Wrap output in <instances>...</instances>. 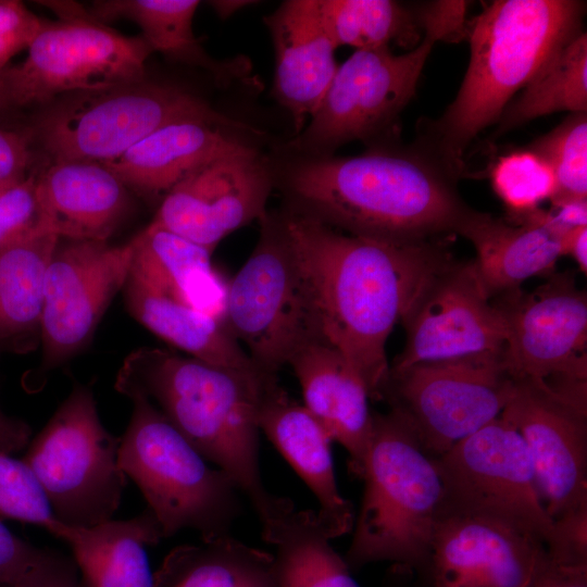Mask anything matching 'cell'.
I'll return each mask as SVG.
<instances>
[{"label":"cell","instance_id":"cell-13","mask_svg":"<svg viewBox=\"0 0 587 587\" xmlns=\"http://www.w3.org/2000/svg\"><path fill=\"white\" fill-rule=\"evenodd\" d=\"M435 462L444 488L441 512L501 523L547 549L553 520L521 435L501 416L458 441Z\"/></svg>","mask_w":587,"mask_h":587},{"label":"cell","instance_id":"cell-5","mask_svg":"<svg viewBox=\"0 0 587 587\" xmlns=\"http://www.w3.org/2000/svg\"><path fill=\"white\" fill-rule=\"evenodd\" d=\"M362 501L344 558L350 571L390 562L426 573L444 488L435 458L397 412L373 413Z\"/></svg>","mask_w":587,"mask_h":587},{"label":"cell","instance_id":"cell-9","mask_svg":"<svg viewBox=\"0 0 587 587\" xmlns=\"http://www.w3.org/2000/svg\"><path fill=\"white\" fill-rule=\"evenodd\" d=\"M258 241L228 286L224 326L263 374L322 338L302 264L283 210L259 221Z\"/></svg>","mask_w":587,"mask_h":587},{"label":"cell","instance_id":"cell-19","mask_svg":"<svg viewBox=\"0 0 587 587\" xmlns=\"http://www.w3.org/2000/svg\"><path fill=\"white\" fill-rule=\"evenodd\" d=\"M544 544L501 523L441 512L432 538L429 587H532Z\"/></svg>","mask_w":587,"mask_h":587},{"label":"cell","instance_id":"cell-21","mask_svg":"<svg viewBox=\"0 0 587 587\" xmlns=\"http://www.w3.org/2000/svg\"><path fill=\"white\" fill-rule=\"evenodd\" d=\"M258 425L290 463L319 502L317 516L330 539L352 530V503L338 489L330 451L332 438L307 408L268 378L262 389Z\"/></svg>","mask_w":587,"mask_h":587},{"label":"cell","instance_id":"cell-38","mask_svg":"<svg viewBox=\"0 0 587 587\" xmlns=\"http://www.w3.org/2000/svg\"><path fill=\"white\" fill-rule=\"evenodd\" d=\"M0 516L39 525L53 535L60 521L32 470L0 451Z\"/></svg>","mask_w":587,"mask_h":587},{"label":"cell","instance_id":"cell-27","mask_svg":"<svg viewBox=\"0 0 587 587\" xmlns=\"http://www.w3.org/2000/svg\"><path fill=\"white\" fill-rule=\"evenodd\" d=\"M123 294L126 309L137 322L188 357L221 367L260 372L226 327L215 319L130 275Z\"/></svg>","mask_w":587,"mask_h":587},{"label":"cell","instance_id":"cell-49","mask_svg":"<svg viewBox=\"0 0 587 587\" xmlns=\"http://www.w3.org/2000/svg\"><path fill=\"white\" fill-rule=\"evenodd\" d=\"M5 85V78L3 75V70L0 71V86Z\"/></svg>","mask_w":587,"mask_h":587},{"label":"cell","instance_id":"cell-18","mask_svg":"<svg viewBox=\"0 0 587 587\" xmlns=\"http://www.w3.org/2000/svg\"><path fill=\"white\" fill-rule=\"evenodd\" d=\"M401 324L405 344L390 370L500 352L505 320L488 297L473 260L448 263L426 286Z\"/></svg>","mask_w":587,"mask_h":587},{"label":"cell","instance_id":"cell-28","mask_svg":"<svg viewBox=\"0 0 587 587\" xmlns=\"http://www.w3.org/2000/svg\"><path fill=\"white\" fill-rule=\"evenodd\" d=\"M197 0H104L95 1L89 13L104 22L128 18L142 32V38L153 52L190 66L209 71L226 85L248 73L243 62L218 61L210 57L192 29Z\"/></svg>","mask_w":587,"mask_h":587},{"label":"cell","instance_id":"cell-37","mask_svg":"<svg viewBox=\"0 0 587 587\" xmlns=\"http://www.w3.org/2000/svg\"><path fill=\"white\" fill-rule=\"evenodd\" d=\"M76 571L72 559L21 539L0 521V587H36Z\"/></svg>","mask_w":587,"mask_h":587},{"label":"cell","instance_id":"cell-12","mask_svg":"<svg viewBox=\"0 0 587 587\" xmlns=\"http://www.w3.org/2000/svg\"><path fill=\"white\" fill-rule=\"evenodd\" d=\"M502 351L389 369L379 400L387 401L424 450L438 458L500 416L514 386Z\"/></svg>","mask_w":587,"mask_h":587},{"label":"cell","instance_id":"cell-8","mask_svg":"<svg viewBox=\"0 0 587 587\" xmlns=\"http://www.w3.org/2000/svg\"><path fill=\"white\" fill-rule=\"evenodd\" d=\"M185 120L254 129L217 111L193 91L143 77L55 98L38 116L35 135L54 162L104 163L157 129Z\"/></svg>","mask_w":587,"mask_h":587},{"label":"cell","instance_id":"cell-33","mask_svg":"<svg viewBox=\"0 0 587 587\" xmlns=\"http://www.w3.org/2000/svg\"><path fill=\"white\" fill-rule=\"evenodd\" d=\"M587 112V35L564 43L503 110L497 135L554 112Z\"/></svg>","mask_w":587,"mask_h":587},{"label":"cell","instance_id":"cell-14","mask_svg":"<svg viewBox=\"0 0 587 587\" xmlns=\"http://www.w3.org/2000/svg\"><path fill=\"white\" fill-rule=\"evenodd\" d=\"M507 324L503 365L514 379L587 382V297L571 273L492 299Z\"/></svg>","mask_w":587,"mask_h":587},{"label":"cell","instance_id":"cell-42","mask_svg":"<svg viewBox=\"0 0 587 587\" xmlns=\"http://www.w3.org/2000/svg\"><path fill=\"white\" fill-rule=\"evenodd\" d=\"M30 163V151L24 136L0 129V187L23 180Z\"/></svg>","mask_w":587,"mask_h":587},{"label":"cell","instance_id":"cell-29","mask_svg":"<svg viewBox=\"0 0 587 587\" xmlns=\"http://www.w3.org/2000/svg\"><path fill=\"white\" fill-rule=\"evenodd\" d=\"M60 237L38 232L0 249V347L40 341L46 272Z\"/></svg>","mask_w":587,"mask_h":587},{"label":"cell","instance_id":"cell-24","mask_svg":"<svg viewBox=\"0 0 587 587\" xmlns=\"http://www.w3.org/2000/svg\"><path fill=\"white\" fill-rule=\"evenodd\" d=\"M41 228L70 240L108 241L126 215L125 184L104 164L58 161L37 176Z\"/></svg>","mask_w":587,"mask_h":587},{"label":"cell","instance_id":"cell-26","mask_svg":"<svg viewBox=\"0 0 587 587\" xmlns=\"http://www.w3.org/2000/svg\"><path fill=\"white\" fill-rule=\"evenodd\" d=\"M53 536L70 545L82 587H153L147 547L164 536L149 508L133 519L90 527L60 522Z\"/></svg>","mask_w":587,"mask_h":587},{"label":"cell","instance_id":"cell-39","mask_svg":"<svg viewBox=\"0 0 587 587\" xmlns=\"http://www.w3.org/2000/svg\"><path fill=\"white\" fill-rule=\"evenodd\" d=\"M36 185L37 176L30 174L0 190V249L46 232L41 228Z\"/></svg>","mask_w":587,"mask_h":587},{"label":"cell","instance_id":"cell-7","mask_svg":"<svg viewBox=\"0 0 587 587\" xmlns=\"http://www.w3.org/2000/svg\"><path fill=\"white\" fill-rule=\"evenodd\" d=\"M121 438L118 465L139 487L164 538L183 529L201 539L229 535L242 496L233 478L207 460L147 399L135 397Z\"/></svg>","mask_w":587,"mask_h":587},{"label":"cell","instance_id":"cell-20","mask_svg":"<svg viewBox=\"0 0 587 587\" xmlns=\"http://www.w3.org/2000/svg\"><path fill=\"white\" fill-rule=\"evenodd\" d=\"M264 23L275 57L272 93L289 113L296 136L319 108L337 71V48L317 0L283 1Z\"/></svg>","mask_w":587,"mask_h":587},{"label":"cell","instance_id":"cell-44","mask_svg":"<svg viewBox=\"0 0 587 587\" xmlns=\"http://www.w3.org/2000/svg\"><path fill=\"white\" fill-rule=\"evenodd\" d=\"M30 435L32 428L26 422L5 414L0 408V451L11 454L24 449Z\"/></svg>","mask_w":587,"mask_h":587},{"label":"cell","instance_id":"cell-16","mask_svg":"<svg viewBox=\"0 0 587 587\" xmlns=\"http://www.w3.org/2000/svg\"><path fill=\"white\" fill-rule=\"evenodd\" d=\"M133 245L70 240L59 243L43 289L40 342L42 371L65 363L91 339L130 271Z\"/></svg>","mask_w":587,"mask_h":587},{"label":"cell","instance_id":"cell-40","mask_svg":"<svg viewBox=\"0 0 587 587\" xmlns=\"http://www.w3.org/2000/svg\"><path fill=\"white\" fill-rule=\"evenodd\" d=\"M547 552L555 563L587 566V503L553 520V536Z\"/></svg>","mask_w":587,"mask_h":587},{"label":"cell","instance_id":"cell-17","mask_svg":"<svg viewBox=\"0 0 587 587\" xmlns=\"http://www.w3.org/2000/svg\"><path fill=\"white\" fill-rule=\"evenodd\" d=\"M274 188L272 160L251 145L185 177L162 198L151 224L213 252L226 236L266 214Z\"/></svg>","mask_w":587,"mask_h":587},{"label":"cell","instance_id":"cell-11","mask_svg":"<svg viewBox=\"0 0 587 587\" xmlns=\"http://www.w3.org/2000/svg\"><path fill=\"white\" fill-rule=\"evenodd\" d=\"M40 3L60 20L43 21L25 61L3 68L14 107L47 104L68 92L146 77V62L153 51L141 36L121 35L75 2Z\"/></svg>","mask_w":587,"mask_h":587},{"label":"cell","instance_id":"cell-34","mask_svg":"<svg viewBox=\"0 0 587 587\" xmlns=\"http://www.w3.org/2000/svg\"><path fill=\"white\" fill-rule=\"evenodd\" d=\"M130 242L129 275L174 299L193 273L212 267V251L151 223Z\"/></svg>","mask_w":587,"mask_h":587},{"label":"cell","instance_id":"cell-2","mask_svg":"<svg viewBox=\"0 0 587 587\" xmlns=\"http://www.w3.org/2000/svg\"><path fill=\"white\" fill-rule=\"evenodd\" d=\"M322 338L379 400L389 375L386 344L430 280L453 258L441 243H394L349 235L283 209Z\"/></svg>","mask_w":587,"mask_h":587},{"label":"cell","instance_id":"cell-3","mask_svg":"<svg viewBox=\"0 0 587 587\" xmlns=\"http://www.w3.org/2000/svg\"><path fill=\"white\" fill-rule=\"evenodd\" d=\"M271 377L277 376L143 346L124 359L114 387L128 399L151 402L207 461L233 478L263 524L295 507L265 488L260 471L258 409Z\"/></svg>","mask_w":587,"mask_h":587},{"label":"cell","instance_id":"cell-48","mask_svg":"<svg viewBox=\"0 0 587 587\" xmlns=\"http://www.w3.org/2000/svg\"><path fill=\"white\" fill-rule=\"evenodd\" d=\"M12 107H14V104L5 82V85L0 86V112Z\"/></svg>","mask_w":587,"mask_h":587},{"label":"cell","instance_id":"cell-10","mask_svg":"<svg viewBox=\"0 0 587 587\" xmlns=\"http://www.w3.org/2000/svg\"><path fill=\"white\" fill-rule=\"evenodd\" d=\"M22 458L53 515L71 526L110 521L127 476L118 465L121 438L103 426L89 385L75 383Z\"/></svg>","mask_w":587,"mask_h":587},{"label":"cell","instance_id":"cell-35","mask_svg":"<svg viewBox=\"0 0 587 587\" xmlns=\"http://www.w3.org/2000/svg\"><path fill=\"white\" fill-rule=\"evenodd\" d=\"M528 149L553 172L555 191L550 201L587 199V112L572 113Z\"/></svg>","mask_w":587,"mask_h":587},{"label":"cell","instance_id":"cell-22","mask_svg":"<svg viewBox=\"0 0 587 587\" xmlns=\"http://www.w3.org/2000/svg\"><path fill=\"white\" fill-rule=\"evenodd\" d=\"M303 405L348 452L349 471L361 477L372 429L367 387L347 358L323 338L298 348L288 361Z\"/></svg>","mask_w":587,"mask_h":587},{"label":"cell","instance_id":"cell-30","mask_svg":"<svg viewBox=\"0 0 587 587\" xmlns=\"http://www.w3.org/2000/svg\"><path fill=\"white\" fill-rule=\"evenodd\" d=\"M262 538L275 548L274 587H360L316 511L292 508L263 523Z\"/></svg>","mask_w":587,"mask_h":587},{"label":"cell","instance_id":"cell-46","mask_svg":"<svg viewBox=\"0 0 587 587\" xmlns=\"http://www.w3.org/2000/svg\"><path fill=\"white\" fill-rule=\"evenodd\" d=\"M216 15L225 20L239 10L250 5L253 1L248 0H217L209 2Z\"/></svg>","mask_w":587,"mask_h":587},{"label":"cell","instance_id":"cell-15","mask_svg":"<svg viewBox=\"0 0 587 587\" xmlns=\"http://www.w3.org/2000/svg\"><path fill=\"white\" fill-rule=\"evenodd\" d=\"M586 390L514 380L500 416L521 435L552 520L587 503Z\"/></svg>","mask_w":587,"mask_h":587},{"label":"cell","instance_id":"cell-31","mask_svg":"<svg viewBox=\"0 0 587 587\" xmlns=\"http://www.w3.org/2000/svg\"><path fill=\"white\" fill-rule=\"evenodd\" d=\"M153 587H274L273 553L229 535L174 548Z\"/></svg>","mask_w":587,"mask_h":587},{"label":"cell","instance_id":"cell-32","mask_svg":"<svg viewBox=\"0 0 587 587\" xmlns=\"http://www.w3.org/2000/svg\"><path fill=\"white\" fill-rule=\"evenodd\" d=\"M319 10L336 48L355 50L413 49L424 36L422 5L412 8L394 0H317Z\"/></svg>","mask_w":587,"mask_h":587},{"label":"cell","instance_id":"cell-4","mask_svg":"<svg viewBox=\"0 0 587 587\" xmlns=\"http://www.w3.org/2000/svg\"><path fill=\"white\" fill-rule=\"evenodd\" d=\"M585 2L574 0H496L485 7L467 29L470 62L454 100L440 117L425 121L416 141L461 176L472 140L582 32Z\"/></svg>","mask_w":587,"mask_h":587},{"label":"cell","instance_id":"cell-6","mask_svg":"<svg viewBox=\"0 0 587 587\" xmlns=\"http://www.w3.org/2000/svg\"><path fill=\"white\" fill-rule=\"evenodd\" d=\"M465 1L423 4L424 36L403 54L389 48L355 50L337 71L319 108L284 152L332 155L341 146L374 140L389 130L415 93L436 42L465 34Z\"/></svg>","mask_w":587,"mask_h":587},{"label":"cell","instance_id":"cell-1","mask_svg":"<svg viewBox=\"0 0 587 587\" xmlns=\"http://www.w3.org/2000/svg\"><path fill=\"white\" fill-rule=\"evenodd\" d=\"M272 164L286 209L353 236L437 242L472 210L458 192L460 175L417 141L354 157L287 153Z\"/></svg>","mask_w":587,"mask_h":587},{"label":"cell","instance_id":"cell-23","mask_svg":"<svg viewBox=\"0 0 587 587\" xmlns=\"http://www.w3.org/2000/svg\"><path fill=\"white\" fill-rule=\"evenodd\" d=\"M241 129L204 120L167 124L104 162L124 184L138 192L162 198L193 171L209 162L253 145Z\"/></svg>","mask_w":587,"mask_h":587},{"label":"cell","instance_id":"cell-45","mask_svg":"<svg viewBox=\"0 0 587 587\" xmlns=\"http://www.w3.org/2000/svg\"><path fill=\"white\" fill-rule=\"evenodd\" d=\"M563 255H571L582 273L587 272V226L569 232L563 240Z\"/></svg>","mask_w":587,"mask_h":587},{"label":"cell","instance_id":"cell-50","mask_svg":"<svg viewBox=\"0 0 587 587\" xmlns=\"http://www.w3.org/2000/svg\"><path fill=\"white\" fill-rule=\"evenodd\" d=\"M4 189L3 187H0V190Z\"/></svg>","mask_w":587,"mask_h":587},{"label":"cell","instance_id":"cell-43","mask_svg":"<svg viewBox=\"0 0 587 587\" xmlns=\"http://www.w3.org/2000/svg\"><path fill=\"white\" fill-rule=\"evenodd\" d=\"M532 587H587V566L562 565L548 555Z\"/></svg>","mask_w":587,"mask_h":587},{"label":"cell","instance_id":"cell-41","mask_svg":"<svg viewBox=\"0 0 587 587\" xmlns=\"http://www.w3.org/2000/svg\"><path fill=\"white\" fill-rule=\"evenodd\" d=\"M42 24L20 1H0V71L13 55L29 47Z\"/></svg>","mask_w":587,"mask_h":587},{"label":"cell","instance_id":"cell-25","mask_svg":"<svg viewBox=\"0 0 587 587\" xmlns=\"http://www.w3.org/2000/svg\"><path fill=\"white\" fill-rule=\"evenodd\" d=\"M474 247L473 260L490 299L521 288L534 276L554 273L562 239L532 212L509 220L472 209L457 232Z\"/></svg>","mask_w":587,"mask_h":587},{"label":"cell","instance_id":"cell-47","mask_svg":"<svg viewBox=\"0 0 587 587\" xmlns=\"http://www.w3.org/2000/svg\"><path fill=\"white\" fill-rule=\"evenodd\" d=\"M36 587H82L77 580V574L73 573L53 580L43 583Z\"/></svg>","mask_w":587,"mask_h":587},{"label":"cell","instance_id":"cell-36","mask_svg":"<svg viewBox=\"0 0 587 587\" xmlns=\"http://www.w3.org/2000/svg\"><path fill=\"white\" fill-rule=\"evenodd\" d=\"M490 179L510 218L538 209L544 201L551 200L555 191L550 165L528 148L500 157L491 170Z\"/></svg>","mask_w":587,"mask_h":587}]
</instances>
